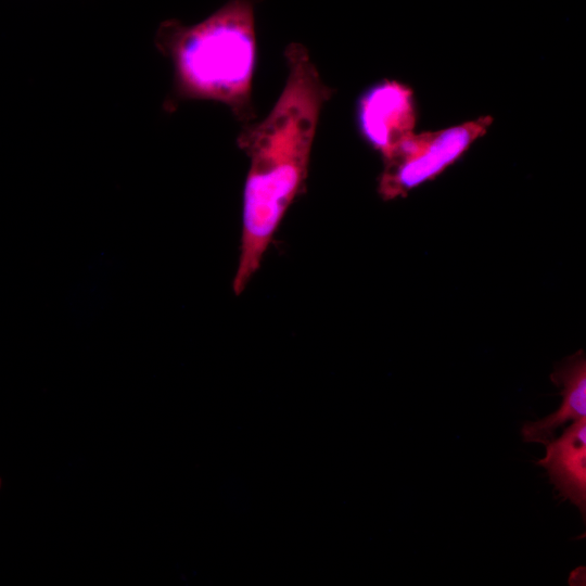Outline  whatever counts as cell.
I'll return each instance as SVG.
<instances>
[{"mask_svg":"<svg viewBox=\"0 0 586 586\" xmlns=\"http://www.w3.org/2000/svg\"><path fill=\"white\" fill-rule=\"evenodd\" d=\"M546 454L536 463L543 467L562 500H569L586 515V418L563 429L546 445Z\"/></svg>","mask_w":586,"mask_h":586,"instance_id":"cell-5","label":"cell"},{"mask_svg":"<svg viewBox=\"0 0 586 586\" xmlns=\"http://www.w3.org/2000/svg\"><path fill=\"white\" fill-rule=\"evenodd\" d=\"M1 485H2V481H1V479H0V488H1Z\"/></svg>","mask_w":586,"mask_h":586,"instance_id":"cell-7","label":"cell"},{"mask_svg":"<svg viewBox=\"0 0 586 586\" xmlns=\"http://www.w3.org/2000/svg\"><path fill=\"white\" fill-rule=\"evenodd\" d=\"M551 382L560 388L562 402L552 413L536 421H526L521 428L524 443L546 445L568 422L586 418V358L583 349L555 366Z\"/></svg>","mask_w":586,"mask_h":586,"instance_id":"cell-6","label":"cell"},{"mask_svg":"<svg viewBox=\"0 0 586 586\" xmlns=\"http://www.w3.org/2000/svg\"><path fill=\"white\" fill-rule=\"evenodd\" d=\"M492 123L491 116H482L446 129L410 135L383 161L379 194L383 200L405 198L435 179L483 137Z\"/></svg>","mask_w":586,"mask_h":586,"instance_id":"cell-3","label":"cell"},{"mask_svg":"<svg viewBox=\"0 0 586 586\" xmlns=\"http://www.w3.org/2000/svg\"><path fill=\"white\" fill-rule=\"evenodd\" d=\"M356 117L362 139L384 161L413 133L417 112L412 90L396 80L379 81L359 97Z\"/></svg>","mask_w":586,"mask_h":586,"instance_id":"cell-4","label":"cell"},{"mask_svg":"<svg viewBox=\"0 0 586 586\" xmlns=\"http://www.w3.org/2000/svg\"><path fill=\"white\" fill-rule=\"evenodd\" d=\"M288 77L269 114L241 127L238 146L250 167L243 191L239 263L232 282L240 294L260 267L285 213L302 194L323 105L333 94L306 47L284 49Z\"/></svg>","mask_w":586,"mask_h":586,"instance_id":"cell-1","label":"cell"},{"mask_svg":"<svg viewBox=\"0 0 586 586\" xmlns=\"http://www.w3.org/2000/svg\"><path fill=\"white\" fill-rule=\"evenodd\" d=\"M258 1L228 0L196 24L170 18L158 25L154 44L173 67L164 111L170 113L184 101H212L229 107L241 126L255 120L252 85Z\"/></svg>","mask_w":586,"mask_h":586,"instance_id":"cell-2","label":"cell"}]
</instances>
